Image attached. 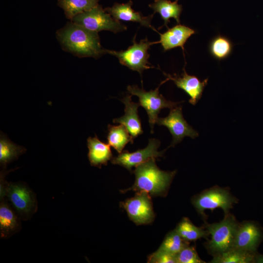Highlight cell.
<instances>
[{
  "label": "cell",
  "mask_w": 263,
  "mask_h": 263,
  "mask_svg": "<svg viewBox=\"0 0 263 263\" xmlns=\"http://www.w3.org/2000/svg\"><path fill=\"white\" fill-rule=\"evenodd\" d=\"M150 263H177L176 255L158 249L148 258Z\"/></svg>",
  "instance_id": "obj_28"
},
{
  "label": "cell",
  "mask_w": 263,
  "mask_h": 263,
  "mask_svg": "<svg viewBox=\"0 0 263 263\" xmlns=\"http://www.w3.org/2000/svg\"><path fill=\"white\" fill-rule=\"evenodd\" d=\"M263 238L262 230L252 222H245L238 225L233 245L234 249L256 253Z\"/></svg>",
  "instance_id": "obj_11"
},
{
  "label": "cell",
  "mask_w": 263,
  "mask_h": 263,
  "mask_svg": "<svg viewBox=\"0 0 263 263\" xmlns=\"http://www.w3.org/2000/svg\"><path fill=\"white\" fill-rule=\"evenodd\" d=\"M157 43V41L150 42L147 38L141 40L139 43L133 39V44L127 50L116 51L105 49V53L113 55L118 58L121 64L129 69L138 72L141 75L145 70L153 68L148 62L150 56L148 50L150 46Z\"/></svg>",
  "instance_id": "obj_4"
},
{
  "label": "cell",
  "mask_w": 263,
  "mask_h": 263,
  "mask_svg": "<svg viewBox=\"0 0 263 263\" xmlns=\"http://www.w3.org/2000/svg\"><path fill=\"white\" fill-rule=\"evenodd\" d=\"M195 31L188 26L180 24L169 29L163 34H160V39L157 43H161L165 51L177 47H181L184 52V44L188 39Z\"/></svg>",
  "instance_id": "obj_14"
},
{
  "label": "cell",
  "mask_w": 263,
  "mask_h": 263,
  "mask_svg": "<svg viewBox=\"0 0 263 263\" xmlns=\"http://www.w3.org/2000/svg\"><path fill=\"white\" fill-rule=\"evenodd\" d=\"M160 145V142L158 139H150L146 148L132 152L127 150H123L116 157L113 158L111 163L119 165L131 171L133 167H136L150 158L163 156L164 150H158Z\"/></svg>",
  "instance_id": "obj_9"
},
{
  "label": "cell",
  "mask_w": 263,
  "mask_h": 263,
  "mask_svg": "<svg viewBox=\"0 0 263 263\" xmlns=\"http://www.w3.org/2000/svg\"><path fill=\"white\" fill-rule=\"evenodd\" d=\"M256 253L232 248L214 255L210 262L213 263H254Z\"/></svg>",
  "instance_id": "obj_21"
},
{
  "label": "cell",
  "mask_w": 263,
  "mask_h": 263,
  "mask_svg": "<svg viewBox=\"0 0 263 263\" xmlns=\"http://www.w3.org/2000/svg\"><path fill=\"white\" fill-rule=\"evenodd\" d=\"M57 36L64 49L79 57L96 58L105 54L97 32L73 22L60 29Z\"/></svg>",
  "instance_id": "obj_1"
},
{
  "label": "cell",
  "mask_w": 263,
  "mask_h": 263,
  "mask_svg": "<svg viewBox=\"0 0 263 263\" xmlns=\"http://www.w3.org/2000/svg\"><path fill=\"white\" fill-rule=\"evenodd\" d=\"M132 95L127 94L121 101L125 105V114L123 116L113 120V123L123 125L127 129L132 139L134 140L143 133L140 119L138 114L139 103L132 100Z\"/></svg>",
  "instance_id": "obj_13"
},
{
  "label": "cell",
  "mask_w": 263,
  "mask_h": 263,
  "mask_svg": "<svg viewBox=\"0 0 263 263\" xmlns=\"http://www.w3.org/2000/svg\"><path fill=\"white\" fill-rule=\"evenodd\" d=\"M154 11L158 13L164 21V25H167L170 18L174 19L177 23H180V16L182 11V6L178 4L177 1L171 2L169 0H155L150 5Z\"/></svg>",
  "instance_id": "obj_18"
},
{
  "label": "cell",
  "mask_w": 263,
  "mask_h": 263,
  "mask_svg": "<svg viewBox=\"0 0 263 263\" xmlns=\"http://www.w3.org/2000/svg\"><path fill=\"white\" fill-rule=\"evenodd\" d=\"M188 244L175 229L166 235L159 249L176 255Z\"/></svg>",
  "instance_id": "obj_25"
},
{
  "label": "cell",
  "mask_w": 263,
  "mask_h": 263,
  "mask_svg": "<svg viewBox=\"0 0 263 263\" xmlns=\"http://www.w3.org/2000/svg\"><path fill=\"white\" fill-rule=\"evenodd\" d=\"M169 80L167 78L162 81L155 90L147 92L143 88H139L137 85H129L127 90L131 95H136L139 98V104L146 111L149 117V122L151 133L153 132L154 125L156 123L158 114L164 108L171 109L177 106L183 101L175 102L167 100L162 94H160V86Z\"/></svg>",
  "instance_id": "obj_3"
},
{
  "label": "cell",
  "mask_w": 263,
  "mask_h": 263,
  "mask_svg": "<svg viewBox=\"0 0 263 263\" xmlns=\"http://www.w3.org/2000/svg\"><path fill=\"white\" fill-rule=\"evenodd\" d=\"M178 0H176V1H178Z\"/></svg>",
  "instance_id": "obj_30"
},
{
  "label": "cell",
  "mask_w": 263,
  "mask_h": 263,
  "mask_svg": "<svg viewBox=\"0 0 263 263\" xmlns=\"http://www.w3.org/2000/svg\"><path fill=\"white\" fill-rule=\"evenodd\" d=\"M234 202L235 199L228 191L220 188L205 191L196 196L192 201L194 206L200 213L206 209L213 210L220 207L227 214Z\"/></svg>",
  "instance_id": "obj_10"
},
{
  "label": "cell",
  "mask_w": 263,
  "mask_h": 263,
  "mask_svg": "<svg viewBox=\"0 0 263 263\" xmlns=\"http://www.w3.org/2000/svg\"><path fill=\"white\" fill-rule=\"evenodd\" d=\"M87 146L89 160L93 166L101 168L102 165H106L113 158L110 145L101 141L96 135L87 139Z\"/></svg>",
  "instance_id": "obj_16"
},
{
  "label": "cell",
  "mask_w": 263,
  "mask_h": 263,
  "mask_svg": "<svg viewBox=\"0 0 263 263\" xmlns=\"http://www.w3.org/2000/svg\"><path fill=\"white\" fill-rule=\"evenodd\" d=\"M120 206L137 225L148 224L154 220L155 215L150 195L146 191L136 192L134 197L121 202Z\"/></svg>",
  "instance_id": "obj_7"
},
{
  "label": "cell",
  "mask_w": 263,
  "mask_h": 263,
  "mask_svg": "<svg viewBox=\"0 0 263 263\" xmlns=\"http://www.w3.org/2000/svg\"><path fill=\"white\" fill-rule=\"evenodd\" d=\"M254 263H263V255L256 254Z\"/></svg>",
  "instance_id": "obj_29"
},
{
  "label": "cell",
  "mask_w": 263,
  "mask_h": 263,
  "mask_svg": "<svg viewBox=\"0 0 263 263\" xmlns=\"http://www.w3.org/2000/svg\"><path fill=\"white\" fill-rule=\"evenodd\" d=\"M154 158L138 165L134 170L135 180L133 185L123 190L144 191L150 196L165 195L176 171H166L157 166Z\"/></svg>",
  "instance_id": "obj_2"
},
{
  "label": "cell",
  "mask_w": 263,
  "mask_h": 263,
  "mask_svg": "<svg viewBox=\"0 0 263 263\" xmlns=\"http://www.w3.org/2000/svg\"><path fill=\"white\" fill-rule=\"evenodd\" d=\"M18 226L17 218L13 211L4 204L0 207V229L2 237L13 231Z\"/></svg>",
  "instance_id": "obj_26"
},
{
  "label": "cell",
  "mask_w": 263,
  "mask_h": 263,
  "mask_svg": "<svg viewBox=\"0 0 263 263\" xmlns=\"http://www.w3.org/2000/svg\"><path fill=\"white\" fill-rule=\"evenodd\" d=\"M156 123L159 126L166 127L172 135V141L169 147H174L180 143L185 137L194 139L199 136L198 132L184 118L181 106L170 109L167 117L158 118Z\"/></svg>",
  "instance_id": "obj_8"
},
{
  "label": "cell",
  "mask_w": 263,
  "mask_h": 263,
  "mask_svg": "<svg viewBox=\"0 0 263 263\" xmlns=\"http://www.w3.org/2000/svg\"><path fill=\"white\" fill-rule=\"evenodd\" d=\"M7 194L16 209L22 214L29 213L33 207L32 195L26 188L12 184L7 189Z\"/></svg>",
  "instance_id": "obj_17"
},
{
  "label": "cell",
  "mask_w": 263,
  "mask_h": 263,
  "mask_svg": "<svg viewBox=\"0 0 263 263\" xmlns=\"http://www.w3.org/2000/svg\"><path fill=\"white\" fill-rule=\"evenodd\" d=\"M108 129L107 138L108 144L119 153L123 151L129 142L133 143V140L123 125L114 126L109 124Z\"/></svg>",
  "instance_id": "obj_19"
},
{
  "label": "cell",
  "mask_w": 263,
  "mask_h": 263,
  "mask_svg": "<svg viewBox=\"0 0 263 263\" xmlns=\"http://www.w3.org/2000/svg\"><path fill=\"white\" fill-rule=\"evenodd\" d=\"M177 263H205L199 257L195 248L188 245L176 255Z\"/></svg>",
  "instance_id": "obj_27"
},
{
  "label": "cell",
  "mask_w": 263,
  "mask_h": 263,
  "mask_svg": "<svg viewBox=\"0 0 263 263\" xmlns=\"http://www.w3.org/2000/svg\"><path fill=\"white\" fill-rule=\"evenodd\" d=\"M163 74L169 80H172L178 88L182 89L190 97L188 101L192 105H195L200 99L208 82L207 78L201 81L197 76L188 75L185 67L181 76L176 74L171 75L164 72Z\"/></svg>",
  "instance_id": "obj_12"
},
{
  "label": "cell",
  "mask_w": 263,
  "mask_h": 263,
  "mask_svg": "<svg viewBox=\"0 0 263 263\" xmlns=\"http://www.w3.org/2000/svg\"><path fill=\"white\" fill-rule=\"evenodd\" d=\"M132 5L131 1L126 3H115L112 7L106 9V11L118 21L139 22L141 25L150 28L157 32L150 24L153 15L144 17L140 13L134 11L132 8Z\"/></svg>",
  "instance_id": "obj_15"
},
{
  "label": "cell",
  "mask_w": 263,
  "mask_h": 263,
  "mask_svg": "<svg viewBox=\"0 0 263 263\" xmlns=\"http://www.w3.org/2000/svg\"><path fill=\"white\" fill-rule=\"evenodd\" d=\"M98 0H59L67 18L71 20L78 14L89 11L98 5Z\"/></svg>",
  "instance_id": "obj_20"
},
{
  "label": "cell",
  "mask_w": 263,
  "mask_h": 263,
  "mask_svg": "<svg viewBox=\"0 0 263 263\" xmlns=\"http://www.w3.org/2000/svg\"><path fill=\"white\" fill-rule=\"evenodd\" d=\"M238 225L234 217L229 215L219 223L209 225L207 230L211 239L207 247L210 251L215 255L232 249Z\"/></svg>",
  "instance_id": "obj_5"
},
{
  "label": "cell",
  "mask_w": 263,
  "mask_h": 263,
  "mask_svg": "<svg viewBox=\"0 0 263 263\" xmlns=\"http://www.w3.org/2000/svg\"><path fill=\"white\" fill-rule=\"evenodd\" d=\"M176 230L187 242L195 241L201 238H206L209 234L207 230L194 225L187 218H184L179 223Z\"/></svg>",
  "instance_id": "obj_22"
},
{
  "label": "cell",
  "mask_w": 263,
  "mask_h": 263,
  "mask_svg": "<svg viewBox=\"0 0 263 263\" xmlns=\"http://www.w3.org/2000/svg\"><path fill=\"white\" fill-rule=\"evenodd\" d=\"M26 149L11 142L4 135L0 138V162L5 165L24 152Z\"/></svg>",
  "instance_id": "obj_23"
},
{
  "label": "cell",
  "mask_w": 263,
  "mask_h": 263,
  "mask_svg": "<svg viewBox=\"0 0 263 263\" xmlns=\"http://www.w3.org/2000/svg\"><path fill=\"white\" fill-rule=\"evenodd\" d=\"M72 22L97 33L107 30L116 33L127 29L126 26L115 19L99 5L77 15L73 19Z\"/></svg>",
  "instance_id": "obj_6"
},
{
  "label": "cell",
  "mask_w": 263,
  "mask_h": 263,
  "mask_svg": "<svg viewBox=\"0 0 263 263\" xmlns=\"http://www.w3.org/2000/svg\"><path fill=\"white\" fill-rule=\"evenodd\" d=\"M233 44L226 37L218 35L211 41L209 52L216 59L221 60L228 57L231 54Z\"/></svg>",
  "instance_id": "obj_24"
}]
</instances>
